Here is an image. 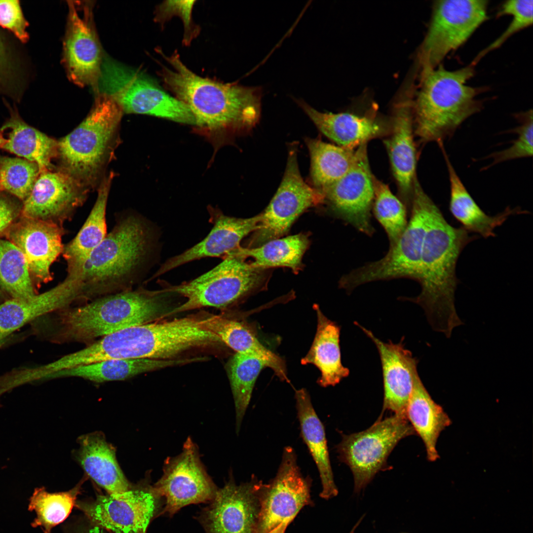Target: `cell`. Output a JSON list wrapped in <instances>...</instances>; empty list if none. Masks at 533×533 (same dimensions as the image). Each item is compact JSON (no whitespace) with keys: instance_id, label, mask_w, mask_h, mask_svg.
<instances>
[{"instance_id":"6da1fadb","label":"cell","mask_w":533,"mask_h":533,"mask_svg":"<svg viewBox=\"0 0 533 533\" xmlns=\"http://www.w3.org/2000/svg\"><path fill=\"white\" fill-rule=\"evenodd\" d=\"M157 51L171 67L161 65L158 76L166 88L190 109L201 133L221 143L256 124L261 114L260 87L201 77L184 65L177 51L170 56L161 49Z\"/></svg>"},{"instance_id":"7a4b0ae2","label":"cell","mask_w":533,"mask_h":533,"mask_svg":"<svg viewBox=\"0 0 533 533\" xmlns=\"http://www.w3.org/2000/svg\"><path fill=\"white\" fill-rule=\"evenodd\" d=\"M171 295L163 290L138 288L106 295L43 316L35 330L53 343L88 344L121 330L166 317L173 309L168 304Z\"/></svg>"},{"instance_id":"3957f363","label":"cell","mask_w":533,"mask_h":533,"mask_svg":"<svg viewBox=\"0 0 533 533\" xmlns=\"http://www.w3.org/2000/svg\"><path fill=\"white\" fill-rule=\"evenodd\" d=\"M477 237L470 235L462 227L450 225L431 200L417 281L421 291L416 297L399 299L420 306L432 328L447 338L451 337L455 328L463 324L455 305V291L458 283L457 263L465 247Z\"/></svg>"},{"instance_id":"277c9868","label":"cell","mask_w":533,"mask_h":533,"mask_svg":"<svg viewBox=\"0 0 533 533\" xmlns=\"http://www.w3.org/2000/svg\"><path fill=\"white\" fill-rule=\"evenodd\" d=\"M150 223L138 214L117 217L114 226L72 279L81 301L132 289L148 265L153 246Z\"/></svg>"},{"instance_id":"5b68a950","label":"cell","mask_w":533,"mask_h":533,"mask_svg":"<svg viewBox=\"0 0 533 533\" xmlns=\"http://www.w3.org/2000/svg\"><path fill=\"white\" fill-rule=\"evenodd\" d=\"M475 65L449 71L441 64L421 70L419 88L413 100L414 131L423 143L438 144L453 136L467 118L480 112L478 96L485 87L469 86Z\"/></svg>"},{"instance_id":"8992f818","label":"cell","mask_w":533,"mask_h":533,"mask_svg":"<svg viewBox=\"0 0 533 533\" xmlns=\"http://www.w3.org/2000/svg\"><path fill=\"white\" fill-rule=\"evenodd\" d=\"M122 113L113 99L99 94L87 116L58 141L60 170L87 189L93 187L107 162Z\"/></svg>"},{"instance_id":"52a82bcc","label":"cell","mask_w":533,"mask_h":533,"mask_svg":"<svg viewBox=\"0 0 533 533\" xmlns=\"http://www.w3.org/2000/svg\"><path fill=\"white\" fill-rule=\"evenodd\" d=\"M223 258L215 267L197 277L163 289L186 299L167 316L204 307L226 308L264 287L266 269L253 266L233 252Z\"/></svg>"},{"instance_id":"ba28073f","label":"cell","mask_w":533,"mask_h":533,"mask_svg":"<svg viewBox=\"0 0 533 533\" xmlns=\"http://www.w3.org/2000/svg\"><path fill=\"white\" fill-rule=\"evenodd\" d=\"M113 99L123 112L142 114L195 126L188 107L163 90L142 72L105 57L95 87Z\"/></svg>"},{"instance_id":"9c48e42d","label":"cell","mask_w":533,"mask_h":533,"mask_svg":"<svg viewBox=\"0 0 533 533\" xmlns=\"http://www.w3.org/2000/svg\"><path fill=\"white\" fill-rule=\"evenodd\" d=\"M431 200L416 178L411 217L400 237L381 259L368 263L343 275L339 281L340 288L349 293L359 286L374 281L402 278L417 281Z\"/></svg>"},{"instance_id":"30bf717a","label":"cell","mask_w":533,"mask_h":533,"mask_svg":"<svg viewBox=\"0 0 533 533\" xmlns=\"http://www.w3.org/2000/svg\"><path fill=\"white\" fill-rule=\"evenodd\" d=\"M416 434L406 417L394 414L378 419L365 430L343 435L337 451L352 473L354 493H360L384 468L388 456L401 439Z\"/></svg>"},{"instance_id":"8fae6325","label":"cell","mask_w":533,"mask_h":533,"mask_svg":"<svg viewBox=\"0 0 533 533\" xmlns=\"http://www.w3.org/2000/svg\"><path fill=\"white\" fill-rule=\"evenodd\" d=\"M485 0L436 1L419 54L421 70L434 69L488 18Z\"/></svg>"},{"instance_id":"7c38bea8","label":"cell","mask_w":533,"mask_h":533,"mask_svg":"<svg viewBox=\"0 0 533 533\" xmlns=\"http://www.w3.org/2000/svg\"><path fill=\"white\" fill-rule=\"evenodd\" d=\"M297 146L296 143L290 146L280 185L268 205L260 214L259 228L253 232L248 248L258 247L284 236L305 210L325 201L324 194L302 177L297 161Z\"/></svg>"},{"instance_id":"4fadbf2b","label":"cell","mask_w":533,"mask_h":533,"mask_svg":"<svg viewBox=\"0 0 533 533\" xmlns=\"http://www.w3.org/2000/svg\"><path fill=\"white\" fill-rule=\"evenodd\" d=\"M159 497L153 486L143 484L122 493L99 495L76 505L91 523L114 533H146Z\"/></svg>"},{"instance_id":"5bb4252c","label":"cell","mask_w":533,"mask_h":533,"mask_svg":"<svg viewBox=\"0 0 533 533\" xmlns=\"http://www.w3.org/2000/svg\"><path fill=\"white\" fill-rule=\"evenodd\" d=\"M153 487L165 500L163 513L170 515L189 504L211 501L217 491L190 438L180 454L166 459L163 474Z\"/></svg>"},{"instance_id":"9a60e30c","label":"cell","mask_w":533,"mask_h":533,"mask_svg":"<svg viewBox=\"0 0 533 533\" xmlns=\"http://www.w3.org/2000/svg\"><path fill=\"white\" fill-rule=\"evenodd\" d=\"M310 486L297 464L294 449L286 447L277 474L263 484L256 533H267L283 522L290 523L309 504Z\"/></svg>"},{"instance_id":"2e32d148","label":"cell","mask_w":533,"mask_h":533,"mask_svg":"<svg viewBox=\"0 0 533 533\" xmlns=\"http://www.w3.org/2000/svg\"><path fill=\"white\" fill-rule=\"evenodd\" d=\"M367 143L355 150L354 161L347 172L324 191L325 201L341 219L369 236L375 232L371 223L374 192L369 163Z\"/></svg>"},{"instance_id":"e0dca14e","label":"cell","mask_w":533,"mask_h":533,"mask_svg":"<svg viewBox=\"0 0 533 533\" xmlns=\"http://www.w3.org/2000/svg\"><path fill=\"white\" fill-rule=\"evenodd\" d=\"M69 14L63 60L71 81L82 87L95 86L103 58L93 21L92 4L68 1Z\"/></svg>"},{"instance_id":"ac0fdd59","label":"cell","mask_w":533,"mask_h":533,"mask_svg":"<svg viewBox=\"0 0 533 533\" xmlns=\"http://www.w3.org/2000/svg\"><path fill=\"white\" fill-rule=\"evenodd\" d=\"M263 486L256 478L239 485L231 479L217 490L201 516L206 533H256Z\"/></svg>"},{"instance_id":"d6986e66","label":"cell","mask_w":533,"mask_h":533,"mask_svg":"<svg viewBox=\"0 0 533 533\" xmlns=\"http://www.w3.org/2000/svg\"><path fill=\"white\" fill-rule=\"evenodd\" d=\"M88 190L61 170L41 171L22 202L21 216L63 227L83 204Z\"/></svg>"},{"instance_id":"ffe728a7","label":"cell","mask_w":533,"mask_h":533,"mask_svg":"<svg viewBox=\"0 0 533 533\" xmlns=\"http://www.w3.org/2000/svg\"><path fill=\"white\" fill-rule=\"evenodd\" d=\"M65 233L63 227L53 222L20 216L4 233L24 255L38 287L53 279L50 267L62 253Z\"/></svg>"},{"instance_id":"44dd1931","label":"cell","mask_w":533,"mask_h":533,"mask_svg":"<svg viewBox=\"0 0 533 533\" xmlns=\"http://www.w3.org/2000/svg\"><path fill=\"white\" fill-rule=\"evenodd\" d=\"M213 227L200 242L163 263L152 279L195 260L208 257L223 258L239 248L242 240L259 228L260 214L248 218L225 215L218 209L209 208Z\"/></svg>"},{"instance_id":"7402d4cb","label":"cell","mask_w":533,"mask_h":533,"mask_svg":"<svg viewBox=\"0 0 533 533\" xmlns=\"http://www.w3.org/2000/svg\"><path fill=\"white\" fill-rule=\"evenodd\" d=\"M354 324L373 341L380 357L384 391L382 411H391L395 415L406 417L413 373L417 369L418 360L404 347V338L397 343L390 340L385 343L357 322Z\"/></svg>"},{"instance_id":"603a6c76","label":"cell","mask_w":533,"mask_h":533,"mask_svg":"<svg viewBox=\"0 0 533 533\" xmlns=\"http://www.w3.org/2000/svg\"><path fill=\"white\" fill-rule=\"evenodd\" d=\"M391 135L384 141L392 171L406 204L411 202L416 175V151L414 141L413 99L408 97L395 107Z\"/></svg>"},{"instance_id":"cb8c5ba5","label":"cell","mask_w":533,"mask_h":533,"mask_svg":"<svg viewBox=\"0 0 533 533\" xmlns=\"http://www.w3.org/2000/svg\"><path fill=\"white\" fill-rule=\"evenodd\" d=\"M199 325L214 334L236 352L257 357L265 361L280 380L290 383L284 360L264 346L255 329L248 323L208 312L196 315Z\"/></svg>"},{"instance_id":"d4e9b609","label":"cell","mask_w":533,"mask_h":533,"mask_svg":"<svg viewBox=\"0 0 533 533\" xmlns=\"http://www.w3.org/2000/svg\"><path fill=\"white\" fill-rule=\"evenodd\" d=\"M296 102L317 128L339 146L355 150L386 132L384 125L371 114L322 113L302 100Z\"/></svg>"},{"instance_id":"484cf974","label":"cell","mask_w":533,"mask_h":533,"mask_svg":"<svg viewBox=\"0 0 533 533\" xmlns=\"http://www.w3.org/2000/svg\"><path fill=\"white\" fill-rule=\"evenodd\" d=\"M76 301L74 290L64 281L28 299L6 300L0 304V341L26 324Z\"/></svg>"},{"instance_id":"4316f807","label":"cell","mask_w":533,"mask_h":533,"mask_svg":"<svg viewBox=\"0 0 533 533\" xmlns=\"http://www.w3.org/2000/svg\"><path fill=\"white\" fill-rule=\"evenodd\" d=\"M446 164L450 182L449 210L453 217L467 232L476 233L485 238L495 237V229L509 216L528 212L519 207H507L495 216L487 215L476 203L463 185L445 151L443 143L438 144Z\"/></svg>"},{"instance_id":"83f0119b","label":"cell","mask_w":533,"mask_h":533,"mask_svg":"<svg viewBox=\"0 0 533 533\" xmlns=\"http://www.w3.org/2000/svg\"><path fill=\"white\" fill-rule=\"evenodd\" d=\"M77 458L86 473L108 494L124 493L132 486L120 468L114 448L99 432L79 438Z\"/></svg>"},{"instance_id":"f1b7e54d","label":"cell","mask_w":533,"mask_h":533,"mask_svg":"<svg viewBox=\"0 0 533 533\" xmlns=\"http://www.w3.org/2000/svg\"><path fill=\"white\" fill-rule=\"evenodd\" d=\"M200 361L197 356L173 360L107 359L57 371L46 380L76 377L98 383L123 381L145 373Z\"/></svg>"},{"instance_id":"f546056e","label":"cell","mask_w":533,"mask_h":533,"mask_svg":"<svg viewBox=\"0 0 533 533\" xmlns=\"http://www.w3.org/2000/svg\"><path fill=\"white\" fill-rule=\"evenodd\" d=\"M113 174L104 179L99 186L95 204L76 236L64 245L62 254L67 263L66 277L77 275L92 252L107 234L106 209Z\"/></svg>"},{"instance_id":"4dcf8cb0","label":"cell","mask_w":533,"mask_h":533,"mask_svg":"<svg viewBox=\"0 0 533 533\" xmlns=\"http://www.w3.org/2000/svg\"><path fill=\"white\" fill-rule=\"evenodd\" d=\"M406 418L422 439L427 459L431 462L439 458L436 444L442 431L452 421L443 408L431 398L418 372L413 373V387L406 410Z\"/></svg>"},{"instance_id":"1f68e13d","label":"cell","mask_w":533,"mask_h":533,"mask_svg":"<svg viewBox=\"0 0 533 533\" xmlns=\"http://www.w3.org/2000/svg\"><path fill=\"white\" fill-rule=\"evenodd\" d=\"M313 308L317 318L316 334L311 346L301 363L311 364L320 371L317 382L322 387L335 386L348 376L349 370L342 362L340 327L328 319L317 305Z\"/></svg>"},{"instance_id":"d6a6232c","label":"cell","mask_w":533,"mask_h":533,"mask_svg":"<svg viewBox=\"0 0 533 533\" xmlns=\"http://www.w3.org/2000/svg\"><path fill=\"white\" fill-rule=\"evenodd\" d=\"M296 408L303 438L317 467L322 486L320 496L329 499L337 495L324 427L316 414L305 388L295 391Z\"/></svg>"},{"instance_id":"836d02e7","label":"cell","mask_w":533,"mask_h":533,"mask_svg":"<svg viewBox=\"0 0 533 533\" xmlns=\"http://www.w3.org/2000/svg\"><path fill=\"white\" fill-rule=\"evenodd\" d=\"M10 117L0 128L8 130L5 151L36 163L40 171L53 170V158L57 157L58 141L27 123L15 108L9 106Z\"/></svg>"},{"instance_id":"e575fe53","label":"cell","mask_w":533,"mask_h":533,"mask_svg":"<svg viewBox=\"0 0 533 533\" xmlns=\"http://www.w3.org/2000/svg\"><path fill=\"white\" fill-rule=\"evenodd\" d=\"M309 245L306 235L303 233L278 238L258 247L240 246L232 251L246 259L251 258V265L266 269L274 267H287L298 272L302 266V258Z\"/></svg>"},{"instance_id":"d590c367","label":"cell","mask_w":533,"mask_h":533,"mask_svg":"<svg viewBox=\"0 0 533 533\" xmlns=\"http://www.w3.org/2000/svg\"><path fill=\"white\" fill-rule=\"evenodd\" d=\"M305 143L310 156L313 187L323 194L327 188L341 178L350 168L356 149L336 146L318 139L307 138Z\"/></svg>"},{"instance_id":"8d00e7d4","label":"cell","mask_w":533,"mask_h":533,"mask_svg":"<svg viewBox=\"0 0 533 533\" xmlns=\"http://www.w3.org/2000/svg\"><path fill=\"white\" fill-rule=\"evenodd\" d=\"M0 287L10 299L24 300L38 294L26 258L8 240L0 239Z\"/></svg>"},{"instance_id":"74e56055","label":"cell","mask_w":533,"mask_h":533,"mask_svg":"<svg viewBox=\"0 0 533 533\" xmlns=\"http://www.w3.org/2000/svg\"><path fill=\"white\" fill-rule=\"evenodd\" d=\"M266 367H268L267 364L261 359L237 352L228 363L227 371L235 405L237 433L240 430L257 379Z\"/></svg>"},{"instance_id":"f35d334b","label":"cell","mask_w":533,"mask_h":533,"mask_svg":"<svg viewBox=\"0 0 533 533\" xmlns=\"http://www.w3.org/2000/svg\"><path fill=\"white\" fill-rule=\"evenodd\" d=\"M79 486L63 492L49 493L44 487L37 488L29 498L28 510L34 511L36 517L33 528L40 527L43 533H51L52 529L63 522L76 505Z\"/></svg>"},{"instance_id":"ab89813d","label":"cell","mask_w":533,"mask_h":533,"mask_svg":"<svg viewBox=\"0 0 533 533\" xmlns=\"http://www.w3.org/2000/svg\"><path fill=\"white\" fill-rule=\"evenodd\" d=\"M374 215L384 229L393 246L400 237L408 224L405 205L390 190L388 186L373 176Z\"/></svg>"},{"instance_id":"60d3db41","label":"cell","mask_w":533,"mask_h":533,"mask_svg":"<svg viewBox=\"0 0 533 533\" xmlns=\"http://www.w3.org/2000/svg\"><path fill=\"white\" fill-rule=\"evenodd\" d=\"M40 172L35 162L0 155V192L23 202L29 195Z\"/></svg>"},{"instance_id":"b9f144b4","label":"cell","mask_w":533,"mask_h":533,"mask_svg":"<svg viewBox=\"0 0 533 533\" xmlns=\"http://www.w3.org/2000/svg\"><path fill=\"white\" fill-rule=\"evenodd\" d=\"M533 0H512L501 5L496 16L509 15L512 17L510 24L495 41L479 52L471 62L474 65L486 54L500 47L509 38L533 24Z\"/></svg>"},{"instance_id":"7bdbcfd3","label":"cell","mask_w":533,"mask_h":533,"mask_svg":"<svg viewBox=\"0 0 533 533\" xmlns=\"http://www.w3.org/2000/svg\"><path fill=\"white\" fill-rule=\"evenodd\" d=\"M515 116L519 125L511 131L516 134V139L509 147L488 156L492 159L490 166L533 155V111L529 110L517 114Z\"/></svg>"},{"instance_id":"ee69618b","label":"cell","mask_w":533,"mask_h":533,"mask_svg":"<svg viewBox=\"0 0 533 533\" xmlns=\"http://www.w3.org/2000/svg\"><path fill=\"white\" fill-rule=\"evenodd\" d=\"M195 0H167L158 5L155 11V20L163 24L172 16L177 15L182 19L185 27L183 42L186 45L190 43L199 33V28L195 25L191 18V12Z\"/></svg>"},{"instance_id":"f6af8a7d","label":"cell","mask_w":533,"mask_h":533,"mask_svg":"<svg viewBox=\"0 0 533 533\" xmlns=\"http://www.w3.org/2000/svg\"><path fill=\"white\" fill-rule=\"evenodd\" d=\"M0 26L12 32L21 42L29 39L28 22L18 0H0Z\"/></svg>"},{"instance_id":"bcb514c9","label":"cell","mask_w":533,"mask_h":533,"mask_svg":"<svg viewBox=\"0 0 533 533\" xmlns=\"http://www.w3.org/2000/svg\"><path fill=\"white\" fill-rule=\"evenodd\" d=\"M10 195L0 192V236L21 216L22 204Z\"/></svg>"},{"instance_id":"7dc6e473","label":"cell","mask_w":533,"mask_h":533,"mask_svg":"<svg viewBox=\"0 0 533 533\" xmlns=\"http://www.w3.org/2000/svg\"><path fill=\"white\" fill-rule=\"evenodd\" d=\"M15 67L4 36L0 32V84L7 85L12 82Z\"/></svg>"},{"instance_id":"c3c4849f","label":"cell","mask_w":533,"mask_h":533,"mask_svg":"<svg viewBox=\"0 0 533 533\" xmlns=\"http://www.w3.org/2000/svg\"><path fill=\"white\" fill-rule=\"evenodd\" d=\"M289 523L283 522L267 533H284Z\"/></svg>"},{"instance_id":"681fc988","label":"cell","mask_w":533,"mask_h":533,"mask_svg":"<svg viewBox=\"0 0 533 533\" xmlns=\"http://www.w3.org/2000/svg\"><path fill=\"white\" fill-rule=\"evenodd\" d=\"M91 524L82 533H104L102 528L96 525Z\"/></svg>"},{"instance_id":"f907efd6","label":"cell","mask_w":533,"mask_h":533,"mask_svg":"<svg viewBox=\"0 0 533 533\" xmlns=\"http://www.w3.org/2000/svg\"><path fill=\"white\" fill-rule=\"evenodd\" d=\"M6 141V138L3 136V133L0 130V149H2Z\"/></svg>"},{"instance_id":"816d5d0a","label":"cell","mask_w":533,"mask_h":533,"mask_svg":"<svg viewBox=\"0 0 533 533\" xmlns=\"http://www.w3.org/2000/svg\"><path fill=\"white\" fill-rule=\"evenodd\" d=\"M7 299L3 291L0 289V304Z\"/></svg>"}]
</instances>
